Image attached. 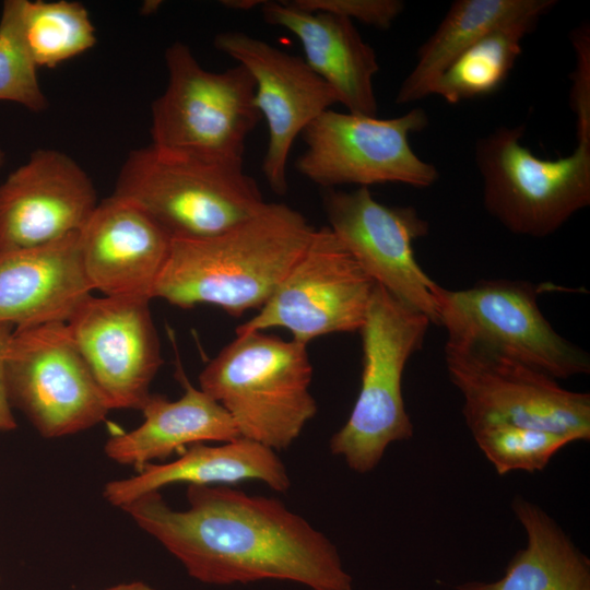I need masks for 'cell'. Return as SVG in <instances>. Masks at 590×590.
Wrapping results in <instances>:
<instances>
[{
    "label": "cell",
    "instance_id": "obj_13",
    "mask_svg": "<svg viewBox=\"0 0 590 590\" xmlns=\"http://www.w3.org/2000/svg\"><path fill=\"white\" fill-rule=\"evenodd\" d=\"M328 227L377 284L439 324L440 287L417 262L413 243L428 234V223L412 206L377 201L368 187L327 189Z\"/></svg>",
    "mask_w": 590,
    "mask_h": 590
},
{
    "label": "cell",
    "instance_id": "obj_5",
    "mask_svg": "<svg viewBox=\"0 0 590 590\" xmlns=\"http://www.w3.org/2000/svg\"><path fill=\"white\" fill-rule=\"evenodd\" d=\"M430 320L375 285L362 335L361 388L345 424L329 441L332 455L356 473L373 471L394 441L413 437L402 378L411 356L425 340Z\"/></svg>",
    "mask_w": 590,
    "mask_h": 590
},
{
    "label": "cell",
    "instance_id": "obj_28",
    "mask_svg": "<svg viewBox=\"0 0 590 590\" xmlns=\"http://www.w3.org/2000/svg\"><path fill=\"white\" fill-rule=\"evenodd\" d=\"M288 2L300 10L330 13L380 30L389 28L404 8V3L400 0H290Z\"/></svg>",
    "mask_w": 590,
    "mask_h": 590
},
{
    "label": "cell",
    "instance_id": "obj_23",
    "mask_svg": "<svg viewBox=\"0 0 590 590\" xmlns=\"http://www.w3.org/2000/svg\"><path fill=\"white\" fill-rule=\"evenodd\" d=\"M554 0H457L420 47L416 62L402 81L397 104L430 95L435 82L469 47L495 27L531 11L551 10Z\"/></svg>",
    "mask_w": 590,
    "mask_h": 590
},
{
    "label": "cell",
    "instance_id": "obj_30",
    "mask_svg": "<svg viewBox=\"0 0 590 590\" xmlns=\"http://www.w3.org/2000/svg\"><path fill=\"white\" fill-rule=\"evenodd\" d=\"M13 326L0 323V430H12L16 427V422L12 413L7 374H5V353L13 332Z\"/></svg>",
    "mask_w": 590,
    "mask_h": 590
},
{
    "label": "cell",
    "instance_id": "obj_2",
    "mask_svg": "<svg viewBox=\"0 0 590 590\" xmlns=\"http://www.w3.org/2000/svg\"><path fill=\"white\" fill-rule=\"evenodd\" d=\"M315 229L299 211L267 202L255 216L216 236L173 239L153 298L181 308L213 305L232 316L260 309Z\"/></svg>",
    "mask_w": 590,
    "mask_h": 590
},
{
    "label": "cell",
    "instance_id": "obj_19",
    "mask_svg": "<svg viewBox=\"0 0 590 590\" xmlns=\"http://www.w3.org/2000/svg\"><path fill=\"white\" fill-rule=\"evenodd\" d=\"M261 12L268 24L283 27L297 37L305 62L333 90L338 103L349 113L377 116L373 86L379 71L377 55L351 20L300 10L288 1H264Z\"/></svg>",
    "mask_w": 590,
    "mask_h": 590
},
{
    "label": "cell",
    "instance_id": "obj_29",
    "mask_svg": "<svg viewBox=\"0 0 590 590\" xmlns=\"http://www.w3.org/2000/svg\"><path fill=\"white\" fill-rule=\"evenodd\" d=\"M577 51L571 106L577 117V131L590 130V46L589 30L580 28L573 37Z\"/></svg>",
    "mask_w": 590,
    "mask_h": 590
},
{
    "label": "cell",
    "instance_id": "obj_26",
    "mask_svg": "<svg viewBox=\"0 0 590 590\" xmlns=\"http://www.w3.org/2000/svg\"><path fill=\"white\" fill-rule=\"evenodd\" d=\"M469 429L499 475L543 471L562 448L575 441L563 434L509 424H480Z\"/></svg>",
    "mask_w": 590,
    "mask_h": 590
},
{
    "label": "cell",
    "instance_id": "obj_21",
    "mask_svg": "<svg viewBox=\"0 0 590 590\" xmlns=\"http://www.w3.org/2000/svg\"><path fill=\"white\" fill-rule=\"evenodd\" d=\"M179 378L184 387L179 399L151 393L140 410L143 423L107 439L104 452L110 460L139 470L193 444L240 437L228 413L215 400L191 385L184 374Z\"/></svg>",
    "mask_w": 590,
    "mask_h": 590
},
{
    "label": "cell",
    "instance_id": "obj_4",
    "mask_svg": "<svg viewBox=\"0 0 590 590\" xmlns=\"http://www.w3.org/2000/svg\"><path fill=\"white\" fill-rule=\"evenodd\" d=\"M113 196L137 204L172 239L216 236L267 204L243 161L184 154L152 144L128 154Z\"/></svg>",
    "mask_w": 590,
    "mask_h": 590
},
{
    "label": "cell",
    "instance_id": "obj_32",
    "mask_svg": "<svg viewBox=\"0 0 590 590\" xmlns=\"http://www.w3.org/2000/svg\"><path fill=\"white\" fill-rule=\"evenodd\" d=\"M105 590H156L143 581L121 582L106 588Z\"/></svg>",
    "mask_w": 590,
    "mask_h": 590
},
{
    "label": "cell",
    "instance_id": "obj_18",
    "mask_svg": "<svg viewBox=\"0 0 590 590\" xmlns=\"http://www.w3.org/2000/svg\"><path fill=\"white\" fill-rule=\"evenodd\" d=\"M92 293L80 232L33 248L0 251V323L67 321Z\"/></svg>",
    "mask_w": 590,
    "mask_h": 590
},
{
    "label": "cell",
    "instance_id": "obj_15",
    "mask_svg": "<svg viewBox=\"0 0 590 590\" xmlns=\"http://www.w3.org/2000/svg\"><path fill=\"white\" fill-rule=\"evenodd\" d=\"M149 302L91 294L66 321L110 410H141L163 364Z\"/></svg>",
    "mask_w": 590,
    "mask_h": 590
},
{
    "label": "cell",
    "instance_id": "obj_3",
    "mask_svg": "<svg viewBox=\"0 0 590 590\" xmlns=\"http://www.w3.org/2000/svg\"><path fill=\"white\" fill-rule=\"evenodd\" d=\"M307 345L263 331L236 333L199 375V388L231 416L240 437L288 448L317 413Z\"/></svg>",
    "mask_w": 590,
    "mask_h": 590
},
{
    "label": "cell",
    "instance_id": "obj_17",
    "mask_svg": "<svg viewBox=\"0 0 590 590\" xmlns=\"http://www.w3.org/2000/svg\"><path fill=\"white\" fill-rule=\"evenodd\" d=\"M172 240L137 204L113 194L104 199L80 232L82 264L92 291L151 300Z\"/></svg>",
    "mask_w": 590,
    "mask_h": 590
},
{
    "label": "cell",
    "instance_id": "obj_14",
    "mask_svg": "<svg viewBox=\"0 0 590 590\" xmlns=\"http://www.w3.org/2000/svg\"><path fill=\"white\" fill-rule=\"evenodd\" d=\"M213 44L244 66L255 81V104L268 128L261 169L270 188L285 194L294 141L314 119L338 103L337 95L302 57L263 39L224 31L216 34Z\"/></svg>",
    "mask_w": 590,
    "mask_h": 590
},
{
    "label": "cell",
    "instance_id": "obj_20",
    "mask_svg": "<svg viewBox=\"0 0 590 590\" xmlns=\"http://www.w3.org/2000/svg\"><path fill=\"white\" fill-rule=\"evenodd\" d=\"M244 481H260L280 493L291 487L287 469L275 450L238 437L219 445L193 444L172 462L144 464L133 476L107 482L103 497L122 509L145 494L176 483L233 485Z\"/></svg>",
    "mask_w": 590,
    "mask_h": 590
},
{
    "label": "cell",
    "instance_id": "obj_16",
    "mask_svg": "<svg viewBox=\"0 0 590 590\" xmlns=\"http://www.w3.org/2000/svg\"><path fill=\"white\" fill-rule=\"evenodd\" d=\"M97 204L93 181L71 156L38 149L0 185V251L81 232Z\"/></svg>",
    "mask_w": 590,
    "mask_h": 590
},
{
    "label": "cell",
    "instance_id": "obj_33",
    "mask_svg": "<svg viewBox=\"0 0 590 590\" xmlns=\"http://www.w3.org/2000/svg\"><path fill=\"white\" fill-rule=\"evenodd\" d=\"M4 162H5V153L0 146V167L4 164Z\"/></svg>",
    "mask_w": 590,
    "mask_h": 590
},
{
    "label": "cell",
    "instance_id": "obj_9",
    "mask_svg": "<svg viewBox=\"0 0 590 590\" xmlns=\"http://www.w3.org/2000/svg\"><path fill=\"white\" fill-rule=\"evenodd\" d=\"M539 290L524 281L483 280L463 290L439 287L440 326L448 338L471 341L555 379L590 373V357L551 326Z\"/></svg>",
    "mask_w": 590,
    "mask_h": 590
},
{
    "label": "cell",
    "instance_id": "obj_6",
    "mask_svg": "<svg viewBox=\"0 0 590 590\" xmlns=\"http://www.w3.org/2000/svg\"><path fill=\"white\" fill-rule=\"evenodd\" d=\"M164 57L168 80L152 104L151 144L244 162L246 140L261 119L248 70L238 63L221 72L205 70L181 42L168 46Z\"/></svg>",
    "mask_w": 590,
    "mask_h": 590
},
{
    "label": "cell",
    "instance_id": "obj_10",
    "mask_svg": "<svg viewBox=\"0 0 590 590\" xmlns=\"http://www.w3.org/2000/svg\"><path fill=\"white\" fill-rule=\"evenodd\" d=\"M427 123L422 108L387 119L328 109L303 130L306 149L295 167L326 190L387 182L426 188L438 180V170L415 154L409 137Z\"/></svg>",
    "mask_w": 590,
    "mask_h": 590
},
{
    "label": "cell",
    "instance_id": "obj_31",
    "mask_svg": "<svg viewBox=\"0 0 590 590\" xmlns=\"http://www.w3.org/2000/svg\"><path fill=\"white\" fill-rule=\"evenodd\" d=\"M264 1L253 0H226L222 1L223 5L232 10H250L255 7H261Z\"/></svg>",
    "mask_w": 590,
    "mask_h": 590
},
{
    "label": "cell",
    "instance_id": "obj_12",
    "mask_svg": "<svg viewBox=\"0 0 590 590\" xmlns=\"http://www.w3.org/2000/svg\"><path fill=\"white\" fill-rule=\"evenodd\" d=\"M376 283L328 227L315 229L286 276L236 333L287 330L306 344L319 337L355 332L364 324Z\"/></svg>",
    "mask_w": 590,
    "mask_h": 590
},
{
    "label": "cell",
    "instance_id": "obj_8",
    "mask_svg": "<svg viewBox=\"0 0 590 590\" xmlns=\"http://www.w3.org/2000/svg\"><path fill=\"white\" fill-rule=\"evenodd\" d=\"M448 376L463 399L468 428L509 424L590 439V394L477 343L447 338Z\"/></svg>",
    "mask_w": 590,
    "mask_h": 590
},
{
    "label": "cell",
    "instance_id": "obj_1",
    "mask_svg": "<svg viewBox=\"0 0 590 590\" xmlns=\"http://www.w3.org/2000/svg\"><path fill=\"white\" fill-rule=\"evenodd\" d=\"M188 507L160 492L122 510L172 554L194 580L211 586L263 580L309 590H354L337 546L280 499L232 485H188Z\"/></svg>",
    "mask_w": 590,
    "mask_h": 590
},
{
    "label": "cell",
    "instance_id": "obj_7",
    "mask_svg": "<svg viewBox=\"0 0 590 590\" xmlns=\"http://www.w3.org/2000/svg\"><path fill=\"white\" fill-rule=\"evenodd\" d=\"M523 125L498 127L475 144L487 212L509 232L545 237L590 203V134L567 156L540 158L521 143Z\"/></svg>",
    "mask_w": 590,
    "mask_h": 590
},
{
    "label": "cell",
    "instance_id": "obj_24",
    "mask_svg": "<svg viewBox=\"0 0 590 590\" xmlns=\"http://www.w3.org/2000/svg\"><path fill=\"white\" fill-rule=\"evenodd\" d=\"M548 11L528 12L488 32L449 66L433 85L430 95L457 104L495 92L520 55L522 39Z\"/></svg>",
    "mask_w": 590,
    "mask_h": 590
},
{
    "label": "cell",
    "instance_id": "obj_22",
    "mask_svg": "<svg viewBox=\"0 0 590 590\" xmlns=\"http://www.w3.org/2000/svg\"><path fill=\"white\" fill-rule=\"evenodd\" d=\"M512 511L527 544L495 581H468L456 590H590V560L540 506L515 496Z\"/></svg>",
    "mask_w": 590,
    "mask_h": 590
},
{
    "label": "cell",
    "instance_id": "obj_27",
    "mask_svg": "<svg viewBox=\"0 0 590 590\" xmlns=\"http://www.w3.org/2000/svg\"><path fill=\"white\" fill-rule=\"evenodd\" d=\"M24 0H5L0 15V101L39 113L48 102L37 78V66L26 44Z\"/></svg>",
    "mask_w": 590,
    "mask_h": 590
},
{
    "label": "cell",
    "instance_id": "obj_11",
    "mask_svg": "<svg viewBox=\"0 0 590 590\" xmlns=\"http://www.w3.org/2000/svg\"><path fill=\"white\" fill-rule=\"evenodd\" d=\"M5 374L11 404L43 437L88 429L110 411L66 321L13 329Z\"/></svg>",
    "mask_w": 590,
    "mask_h": 590
},
{
    "label": "cell",
    "instance_id": "obj_25",
    "mask_svg": "<svg viewBox=\"0 0 590 590\" xmlns=\"http://www.w3.org/2000/svg\"><path fill=\"white\" fill-rule=\"evenodd\" d=\"M23 25L37 68H55L90 50L97 40L88 11L76 1L24 0Z\"/></svg>",
    "mask_w": 590,
    "mask_h": 590
}]
</instances>
